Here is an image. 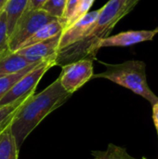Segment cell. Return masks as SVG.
Here are the masks:
<instances>
[{
    "label": "cell",
    "mask_w": 158,
    "mask_h": 159,
    "mask_svg": "<svg viewBox=\"0 0 158 159\" xmlns=\"http://www.w3.org/2000/svg\"><path fill=\"white\" fill-rule=\"evenodd\" d=\"M71 97L61 85L59 78L38 94H33L20 106L11 121V131L20 149L26 138L53 111Z\"/></svg>",
    "instance_id": "6da1fadb"
},
{
    "label": "cell",
    "mask_w": 158,
    "mask_h": 159,
    "mask_svg": "<svg viewBox=\"0 0 158 159\" xmlns=\"http://www.w3.org/2000/svg\"><path fill=\"white\" fill-rule=\"evenodd\" d=\"M140 0H109L100 11V14L89 28L85 37L58 52L57 65L68 63L69 61H74L81 59H94L92 48L95 44L105 37H108L115 26L131 12Z\"/></svg>",
    "instance_id": "7a4b0ae2"
},
{
    "label": "cell",
    "mask_w": 158,
    "mask_h": 159,
    "mask_svg": "<svg viewBox=\"0 0 158 159\" xmlns=\"http://www.w3.org/2000/svg\"><path fill=\"white\" fill-rule=\"evenodd\" d=\"M105 65L104 72L93 75L92 78H104L122 86L147 100L152 105L158 102V97L151 90L146 76V64L142 61L129 60L122 63Z\"/></svg>",
    "instance_id": "3957f363"
},
{
    "label": "cell",
    "mask_w": 158,
    "mask_h": 159,
    "mask_svg": "<svg viewBox=\"0 0 158 159\" xmlns=\"http://www.w3.org/2000/svg\"><path fill=\"white\" fill-rule=\"evenodd\" d=\"M57 55L39 62L31 71L24 75L1 99L0 106H7L17 102L22 101L34 94L36 86L38 85L44 75L53 66L57 65Z\"/></svg>",
    "instance_id": "277c9868"
},
{
    "label": "cell",
    "mask_w": 158,
    "mask_h": 159,
    "mask_svg": "<svg viewBox=\"0 0 158 159\" xmlns=\"http://www.w3.org/2000/svg\"><path fill=\"white\" fill-rule=\"evenodd\" d=\"M58 20L45 10L29 8L20 17L16 24L14 31L8 37V48L11 52H16L30 36L47 23Z\"/></svg>",
    "instance_id": "5b68a950"
},
{
    "label": "cell",
    "mask_w": 158,
    "mask_h": 159,
    "mask_svg": "<svg viewBox=\"0 0 158 159\" xmlns=\"http://www.w3.org/2000/svg\"><path fill=\"white\" fill-rule=\"evenodd\" d=\"M93 75L92 60L81 59L64 64L58 78L62 88L72 95L89 81Z\"/></svg>",
    "instance_id": "8992f818"
},
{
    "label": "cell",
    "mask_w": 158,
    "mask_h": 159,
    "mask_svg": "<svg viewBox=\"0 0 158 159\" xmlns=\"http://www.w3.org/2000/svg\"><path fill=\"white\" fill-rule=\"evenodd\" d=\"M158 34V26L154 30L127 31L115 35L108 36L99 40L92 48V56L95 59L99 49L108 47H129L145 41H151Z\"/></svg>",
    "instance_id": "52a82bcc"
},
{
    "label": "cell",
    "mask_w": 158,
    "mask_h": 159,
    "mask_svg": "<svg viewBox=\"0 0 158 159\" xmlns=\"http://www.w3.org/2000/svg\"><path fill=\"white\" fill-rule=\"evenodd\" d=\"M100 11L101 8L98 10L88 12L84 17H82L76 22H74L68 28L64 29L61 34L58 52L81 41L88 32L89 28L96 21L100 14Z\"/></svg>",
    "instance_id": "ba28073f"
},
{
    "label": "cell",
    "mask_w": 158,
    "mask_h": 159,
    "mask_svg": "<svg viewBox=\"0 0 158 159\" xmlns=\"http://www.w3.org/2000/svg\"><path fill=\"white\" fill-rule=\"evenodd\" d=\"M61 34L54 37H51L47 40L25 48H21L18 49L16 52L33 63L40 62L58 54Z\"/></svg>",
    "instance_id": "9c48e42d"
},
{
    "label": "cell",
    "mask_w": 158,
    "mask_h": 159,
    "mask_svg": "<svg viewBox=\"0 0 158 159\" xmlns=\"http://www.w3.org/2000/svg\"><path fill=\"white\" fill-rule=\"evenodd\" d=\"M13 116L14 115L0 126V159H19L20 149L10 128Z\"/></svg>",
    "instance_id": "30bf717a"
},
{
    "label": "cell",
    "mask_w": 158,
    "mask_h": 159,
    "mask_svg": "<svg viewBox=\"0 0 158 159\" xmlns=\"http://www.w3.org/2000/svg\"><path fill=\"white\" fill-rule=\"evenodd\" d=\"M30 8V0H7L3 11L6 14L8 37L26 10Z\"/></svg>",
    "instance_id": "8fae6325"
},
{
    "label": "cell",
    "mask_w": 158,
    "mask_h": 159,
    "mask_svg": "<svg viewBox=\"0 0 158 159\" xmlns=\"http://www.w3.org/2000/svg\"><path fill=\"white\" fill-rule=\"evenodd\" d=\"M63 30H64V26L60 20H52V21L47 23L46 25L42 26L40 29H38L32 36H30L25 42H23L21 44L20 48L47 40L51 37H54V36L61 34Z\"/></svg>",
    "instance_id": "7c38bea8"
},
{
    "label": "cell",
    "mask_w": 158,
    "mask_h": 159,
    "mask_svg": "<svg viewBox=\"0 0 158 159\" xmlns=\"http://www.w3.org/2000/svg\"><path fill=\"white\" fill-rule=\"evenodd\" d=\"M31 64L34 63L17 52H10L9 54L0 58V77L20 71Z\"/></svg>",
    "instance_id": "4fadbf2b"
},
{
    "label": "cell",
    "mask_w": 158,
    "mask_h": 159,
    "mask_svg": "<svg viewBox=\"0 0 158 159\" xmlns=\"http://www.w3.org/2000/svg\"><path fill=\"white\" fill-rule=\"evenodd\" d=\"M41 62V61H40ZM39 62L37 63H34L31 64L25 68H23L20 71H18L16 73L10 74V75H7L4 76L0 77V99L24 75H26L29 71H31L34 66H36Z\"/></svg>",
    "instance_id": "5bb4252c"
},
{
    "label": "cell",
    "mask_w": 158,
    "mask_h": 159,
    "mask_svg": "<svg viewBox=\"0 0 158 159\" xmlns=\"http://www.w3.org/2000/svg\"><path fill=\"white\" fill-rule=\"evenodd\" d=\"M94 159H136L130 157L123 147L110 143L106 151H93Z\"/></svg>",
    "instance_id": "9a60e30c"
},
{
    "label": "cell",
    "mask_w": 158,
    "mask_h": 159,
    "mask_svg": "<svg viewBox=\"0 0 158 159\" xmlns=\"http://www.w3.org/2000/svg\"><path fill=\"white\" fill-rule=\"evenodd\" d=\"M93 3H94V0H80L78 5L74 8V12L64 22V29L68 28L69 26L76 22L78 20H80L82 17H84L88 12H89L88 10L93 5Z\"/></svg>",
    "instance_id": "2e32d148"
},
{
    "label": "cell",
    "mask_w": 158,
    "mask_h": 159,
    "mask_svg": "<svg viewBox=\"0 0 158 159\" xmlns=\"http://www.w3.org/2000/svg\"><path fill=\"white\" fill-rule=\"evenodd\" d=\"M67 0H47L41 7V9L45 10L50 16L61 20L63 17Z\"/></svg>",
    "instance_id": "e0dca14e"
},
{
    "label": "cell",
    "mask_w": 158,
    "mask_h": 159,
    "mask_svg": "<svg viewBox=\"0 0 158 159\" xmlns=\"http://www.w3.org/2000/svg\"><path fill=\"white\" fill-rule=\"evenodd\" d=\"M11 51L8 48V34L6 14L2 10L0 13V58L9 54Z\"/></svg>",
    "instance_id": "ac0fdd59"
},
{
    "label": "cell",
    "mask_w": 158,
    "mask_h": 159,
    "mask_svg": "<svg viewBox=\"0 0 158 159\" xmlns=\"http://www.w3.org/2000/svg\"><path fill=\"white\" fill-rule=\"evenodd\" d=\"M29 98V97H28ZM26 100V99H25ZM25 100L17 102L13 104L7 105V106H0V126L11 116H13L16 111L20 108V106L24 102Z\"/></svg>",
    "instance_id": "d6986e66"
},
{
    "label": "cell",
    "mask_w": 158,
    "mask_h": 159,
    "mask_svg": "<svg viewBox=\"0 0 158 159\" xmlns=\"http://www.w3.org/2000/svg\"><path fill=\"white\" fill-rule=\"evenodd\" d=\"M80 2V0H67L66 3V7H65V10H64V14L63 17L60 20L63 26H64V22L66 21V20L71 16V14L74 12V8L76 7V6L78 5V3Z\"/></svg>",
    "instance_id": "ffe728a7"
},
{
    "label": "cell",
    "mask_w": 158,
    "mask_h": 159,
    "mask_svg": "<svg viewBox=\"0 0 158 159\" xmlns=\"http://www.w3.org/2000/svg\"><path fill=\"white\" fill-rule=\"evenodd\" d=\"M47 0H30V8L39 9Z\"/></svg>",
    "instance_id": "44dd1931"
},
{
    "label": "cell",
    "mask_w": 158,
    "mask_h": 159,
    "mask_svg": "<svg viewBox=\"0 0 158 159\" xmlns=\"http://www.w3.org/2000/svg\"><path fill=\"white\" fill-rule=\"evenodd\" d=\"M152 106H153V119L158 133V102Z\"/></svg>",
    "instance_id": "7402d4cb"
},
{
    "label": "cell",
    "mask_w": 158,
    "mask_h": 159,
    "mask_svg": "<svg viewBox=\"0 0 158 159\" xmlns=\"http://www.w3.org/2000/svg\"><path fill=\"white\" fill-rule=\"evenodd\" d=\"M7 1V0H0V13H1V11L4 9V7H5V5H6Z\"/></svg>",
    "instance_id": "603a6c76"
},
{
    "label": "cell",
    "mask_w": 158,
    "mask_h": 159,
    "mask_svg": "<svg viewBox=\"0 0 158 159\" xmlns=\"http://www.w3.org/2000/svg\"><path fill=\"white\" fill-rule=\"evenodd\" d=\"M143 159H146V158H143Z\"/></svg>",
    "instance_id": "cb8c5ba5"
}]
</instances>
